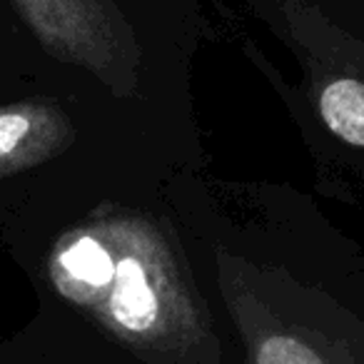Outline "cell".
Listing matches in <instances>:
<instances>
[{"instance_id":"cell-1","label":"cell","mask_w":364,"mask_h":364,"mask_svg":"<svg viewBox=\"0 0 364 364\" xmlns=\"http://www.w3.org/2000/svg\"><path fill=\"white\" fill-rule=\"evenodd\" d=\"M58 292L120 339L170 354L203 339V317L162 235L137 218L82 225L50 257Z\"/></svg>"},{"instance_id":"cell-2","label":"cell","mask_w":364,"mask_h":364,"mask_svg":"<svg viewBox=\"0 0 364 364\" xmlns=\"http://www.w3.org/2000/svg\"><path fill=\"white\" fill-rule=\"evenodd\" d=\"M38 41L53 55L110 75L120 63V36L105 0H16Z\"/></svg>"},{"instance_id":"cell-3","label":"cell","mask_w":364,"mask_h":364,"mask_svg":"<svg viewBox=\"0 0 364 364\" xmlns=\"http://www.w3.org/2000/svg\"><path fill=\"white\" fill-rule=\"evenodd\" d=\"M65 132L60 112L48 105L0 107V175L50 155Z\"/></svg>"},{"instance_id":"cell-4","label":"cell","mask_w":364,"mask_h":364,"mask_svg":"<svg viewBox=\"0 0 364 364\" xmlns=\"http://www.w3.org/2000/svg\"><path fill=\"white\" fill-rule=\"evenodd\" d=\"M319 115L337 137L364 147V82L342 77L319 95Z\"/></svg>"},{"instance_id":"cell-5","label":"cell","mask_w":364,"mask_h":364,"mask_svg":"<svg viewBox=\"0 0 364 364\" xmlns=\"http://www.w3.org/2000/svg\"><path fill=\"white\" fill-rule=\"evenodd\" d=\"M255 364H327L309 344L287 334H272L257 344Z\"/></svg>"}]
</instances>
